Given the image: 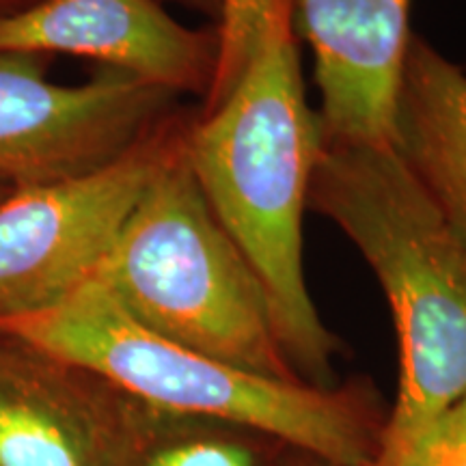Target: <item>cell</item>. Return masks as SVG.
Returning a JSON list of instances; mask_svg holds the SVG:
<instances>
[{
	"label": "cell",
	"mask_w": 466,
	"mask_h": 466,
	"mask_svg": "<svg viewBox=\"0 0 466 466\" xmlns=\"http://www.w3.org/2000/svg\"><path fill=\"white\" fill-rule=\"evenodd\" d=\"M410 0H291L316 63L324 141L393 145Z\"/></svg>",
	"instance_id": "obj_9"
},
{
	"label": "cell",
	"mask_w": 466,
	"mask_h": 466,
	"mask_svg": "<svg viewBox=\"0 0 466 466\" xmlns=\"http://www.w3.org/2000/svg\"><path fill=\"white\" fill-rule=\"evenodd\" d=\"M93 279L137 322L179 346L272 380L305 382L285 354L264 283L208 206L184 143Z\"/></svg>",
	"instance_id": "obj_4"
},
{
	"label": "cell",
	"mask_w": 466,
	"mask_h": 466,
	"mask_svg": "<svg viewBox=\"0 0 466 466\" xmlns=\"http://www.w3.org/2000/svg\"><path fill=\"white\" fill-rule=\"evenodd\" d=\"M0 337L100 376L162 410L247 425L337 466H371L387 412L367 380H272L179 346L137 322L97 281L44 311L0 319Z\"/></svg>",
	"instance_id": "obj_3"
},
{
	"label": "cell",
	"mask_w": 466,
	"mask_h": 466,
	"mask_svg": "<svg viewBox=\"0 0 466 466\" xmlns=\"http://www.w3.org/2000/svg\"><path fill=\"white\" fill-rule=\"evenodd\" d=\"M11 192H15V188H11V186H7V184L0 182V201L7 199V197L11 195Z\"/></svg>",
	"instance_id": "obj_17"
},
{
	"label": "cell",
	"mask_w": 466,
	"mask_h": 466,
	"mask_svg": "<svg viewBox=\"0 0 466 466\" xmlns=\"http://www.w3.org/2000/svg\"><path fill=\"white\" fill-rule=\"evenodd\" d=\"M42 55L0 52V182L37 188L100 171L171 119L175 93L102 67L83 85L46 76Z\"/></svg>",
	"instance_id": "obj_6"
},
{
	"label": "cell",
	"mask_w": 466,
	"mask_h": 466,
	"mask_svg": "<svg viewBox=\"0 0 466 466\" xmlns=\"http://www.w3.org/2000/svg\"><path fill=\"white\" fill-rule=\"evenodd\" d=\"M322 145L291 0H272L240 78L186 126L184 154L214 217L264 283L294 370L309 384L333 387L341 343L319 318L302 261V212Z\"/></svg>",
	"instance_id": "obj_1"
},
{
	"label": "cell",
	"mask_w": 466,
	"mask_h": 466,
	"mask_svg": "<svg viewBox=\"0 0 466 466\" xmlns=\"http://www.w3.org/2000/svg\"><path fill=\"white\" fill-rule=\"evenodd\" d=\"M0 52L83 56L175 96L208 97L218 31H192L158 0H35L0 15Z\"/></svg>",
	"instance_id": "obj_7"
},
{
	"label": "cell",
	"mask_w": 466,
	"mask_h": 466,
	"mask_svg": "<svg viewBox=\"0 0 466 466\" xmlns=\"http://www.w3.org/2000/svg\"><path fill=\"white\" fill-rule=\"evenodd\" d=\"M371 466H466V395L430 419L393 458Z\"/></svg>",
	"instance_id": "obj_13"
},
{
	"label": "cell",
	"mask_w": 466,
	"mask_h": 466,
	"mask_svg": "<svg viewBox=\"0 0 466 466\" xmlns=\"http://www.w3.org/2000/svg\"><path fill=\"white\" fill-rule=\"evenodd\" d=\"M137 400L0 337V466H119Z\"/></svg>",
	"instance_id": "obj_8"
},
{
	"label": "cell",
	"mask_w": 466,
	"mask_h": 466,
	"mask_svg": "<svg viewBox=\"0 0 466 466\" xmlns=\"http://www.w3.org/2000/svg\"><path fill=\"white\" fill-rule=\"evenodd\" d=\"M272 0H223L218 17V61L206 108H214L240 78L264 31Z\"/></svg>",
	"instance_id": "obj_12"
},
{
	"label": "cell",
	"mask_w": 466,
	"mask_h": 466,
	"mask_svg": "<svg viewBox=\"0 0 466 466\" xmlns=\"http://www.w3.org/2000/svg\"><path fill=\"white\" fill-rule=\"evenodd\" d=\"M179 3L199 9V11H203V14L217 15V17H220V9H223V0H179Z\"/></svg>",
	"instance_id": "obj_15"
},
{
	"label": "cell",
	"mask_w": 466,
	"mask_h": 466,
	"mask_svg": "<svg viewBox=\"0 0 466 466\" xmlns=\"http://www.w3.org/2000/svg\"><path fill=\"white\" fill-rule=\"evenodd\" d=\"M186 126L173 115L113 165L0 201V319L44 311L96 275Z\"/></svg>",
	"instance_id": "obj_5"
},
{
	"label": "cell",
	"mask_w": 466,
	"mask_h": 466,
	"mask_svg": "<svg viewBox=\"0 0 466 466\" xmlns=\"http://www.w3.org/2000/svg\"><path fill=\"white\" fill-rule=\"evenodd\" d=\"M28 0H0V15L14 14V11H20L28 7Z\"/></svg>",
	"instance_id": "obj_16"
},
{
	"label": "cell",
	"mask_w": 466,
	"mask_h": 466,
	"mask_svg": "<svg viewBox=\"0 0 466 466\" xmlns=\"http://www.w3.org/2000/svg\"><path fill=\"white\" fill-rule=\"evenodd\" d=\"M288 445L247 425L162 410L137 400L119 466H279Z\"/></svg>",
	"instance_id": "obj_11"
},
{
	"label": "cell",
	"mask_w": 466,
	"mask_h": 466,
	"mask_svg": "<svg viewBox=\"0 0 466 466\" xmlns=\"http://www.w3.org/2000/svg\"><path fill=\"white\" fill-rule=\"evenodd\" d=\"M307 208L346 233L391 307L398 395L371 464L387 462L466 395V242L393 145L324 141Z\"/></svg>",
	"instance_id": "obj_2"
},
{
	"label": "cell",
	"mask_w": 466,
	"mask_h": 466,
	"mask_svg": "<svg viewBox=\"0 0 466 466\" xmlns=\"http://www.w3.org/2000/svg\"><path fill=\"white\" fill-rule=\"evenodd\" d=\"M393 147L466 242V72L417 37L408 46Z\"/></svg>",
	"instance_id": "obj_10"
},
{
	"label": "cell",
	"mask_w": 466,
	"mask_h": 466,
	"mask_svg": "<svg viewBox=\"0 0 466 466\" xmlns=\"http://www.w3.org/2000/svg\"><path fill=\"white\" fill-rule=\"evenodd\" d=\"M279 466H337L333 462H329V460L324 458H318L313 456V453H307L302 450H294V447H288L283 453L281 462Z\"/></svg>",
	"instance_id": "obj_14"
}]
</instances>
